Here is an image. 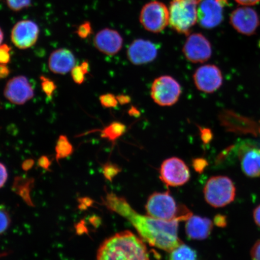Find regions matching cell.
<instances>
[{"label": "cell", "mask_w": 260, "mask_h": 260, "mask_svg": "<svg viewBox=\"0 0 260 260\" xmlns=\"http://www.w3.org/2000/svg\"><path fill=\"white\" fill-rule=\"evenodd\" d=\"M105 203L110 210L127 219L149 245L170 253L183 243L178 235V221L168 222L142 215L133 209L124 198L114 193L107 194Z\"/></svg>", "instance_id": "obj_1"}, {"label": "cell", "mask_w": 260, "mask_h": 260, "mask_svg": "<svg viewBox=\"0 0 260 260\" xmlns=\"http://www.w3.org/2000/svg\"><path fill=\"white\" fill-rule=\"evenodd\" d=\"M96 260H150L144 240L125 231L109 237L100 246Z\"/></svg>", "instance_id": "obj_2"}, {"label": "cell", "mask_w": 260, "mask_h": 260, "mask_svg": "<svg viewBox=\"0 0 260 260\" xmlns=\"http://www.w3.org/2000/svg\"><path fill=\"white\" fill-rule=\"evenodd\" d=\"M147 215L164 221H187L193 215L183 204H177L169 191L155 192L149 196L145 205Z\"/></svg>", "instance_id": "obj_3"}, {"label": "cell", "mask_w": 260, "mask_h": 260, "mask_svg": "<svg viewBox=\"0 0 260 260\" xmlns=\"http://www.w3.org/2000/svg\"><path fill=\"white\" fill-rule=\"evenodd\" d=\"M201 0H172L170 9V25L180 34L189 35L198 22V6Z\"/></svg>", "instance_id": "obj_4"}, {"label": "cell", "mask_w": 260, "mask_h": 260, "mask_svg": "<svg viewBox=\"0 0 260 260\" xmlns=\"http://www.w3.org/2000/svg\"><path fill=\"white\" fill-rule=\"evenodd\" d=\"M206 202L214 208L223 207L235 200L236 188L229 177L218 175L208 180L204 188Z\"/></svg>", "instance_id": "obj_5"}, {"label": "cell", "mask_w": 260, "mask_h": 260, "mask_svg": "<svg viewBox=\"0 0 260 260\" xmlns=\"http://www.w3.org/2000/svg\"><path fill=\"white\" fill-rule=\"evenodd\" d=\"M139 19L145 30L158 34L170 24V11L161 2H149L142 8Z\"/></svg>", "instance_id": "obj_6"}, {"label": "cell", "mask_w": 260, "mask_h": 260, "mask_svg": "<svg viewBox=\"0 0 260 260\" xmlns=\"http://www.w3.org/2000/svg\"><path fill=\"white\" fill-rule=\"evenodd\" d=\"M182 92L180 83L169 76L157 78L152 83L151 95L155 103L160 106H171L176 103Z\"/></svg>", "instance_id": "obj_7"}, {"label": "cell", "mask_w": 260, "mask_h": 260, "mask_svg": "<svg viewBox=\"0 0 260 260\" xmlns=\"http://www.w3.org/2000/svg\"><path fill=\"white\" fill-rule=\"evenodd\" d=\"M160 178L170 187H178L186 184L190 178L189 169L183 160L178 157H171L162 162Z\"/></svg>", "instance_id": "obj_8"}, {"label": "cell", "mask_w": 260, "mask_h": 260, "mask_svg": "<svg viewBox=\"0 0 260 260\" xmlns=\"http://www.w3.org/2000/svg\"><path fill=\"white\" fill-rule=\"evenodd\" d=\"M226 0H201L198 6L197 19L201 27L211 29L223 20V8Z\"/></svg>", "instance_id": "obj_9"}, {"label": "cell", "mask_w": 260, "mask_h": 260, "mask_svg": "<svg viewBox=\"0 0 260 260\" xmlns=\"http://www.w3.org/2000/svg\"><path fill=\"white\" fill-rule=\"evenodd\" d=\"M183 53L191 63H204L209 60L212 54L210 42L201 34L188 35L183 49Z\"/></svg>", "instance_id": "obj_10"}, {"label": "cell", "mask_w": 260, "mask_h": 260, "mask_svg": "<svg viewBox=\"0 0 260 260\" xmlns=\"http://www.w3.org/2000/svg\"><path fill=\"white\" fill-rule=\"evenodd\" d=\"M193 80L197 88L207 93H212L218 90L223 83L222 72L214 64H206L195 71Z\"/></svg>", "instance_id": "obj_11"}, {"label": "cell", "mask_w": 260, "mask_h": 260, "mask_svg": "<svg viewBox=\"0 0 260 260\" xmlns=\"http://www.w3.org/2000/svg\"><path fill=\"white\" fill-rule=\"evenodd\" d=\"M4 96L14 105H23L34 97L35 92L27 78L19 76L13 77L6 83Z\"/></svg>", "instance_id": "obj_12"}, {"label": "cell", "mask_w": 260, "mask_h": 260, "mask_svg": "<svg viewBox=\"0 0 260 260\" xmlns=\"http://www.w3.org/2000/svg\"><path fill=\"white\" fill-rule=\"evenodd\" d=\"M40 28L31 20H21L16 23L11 31V41L20 50L31 48L37 43Z\"/></svg>", "instance_id": "obj_13"}, {"label": "cell", "mask_w": 260, "mask_h": 260, "mask_svg": "<svg viewBox=\"0 0 260 260\" xmlns=\"http://www.w3.org/2000/svg\"><path fill=\"white\" fill-rule=\"evenodd\" d=\"M230 21L236 31L246 36L254 34L260 24L257 13L248 7L235 9L230 15Z\"/></svg>", "instance_id": "obj_14"}, {"label": "cell", "mask_w": 260, "mask_h": 260, "mask_svg": "<svg viewBox=\"0 0 260 260\" xmlns=\"http://www.w3.org/2000/svg\"><path fill=\"white\" fill-rule=\"evenodd\" d=\"M126 55L133 64H145L155 59L158 55V49L153 42L138 39L130 44Z\"/></svg>", "instance_id": "obj_15"}, {"label": "cell", "mask_w": 260, "mask_h": 260, "mask_svg": "<svg viewBox=\"0 0 260 260\" xmlns=\"http://www.w3.org/2000/svg\"><path fill=\"white\" fill-rule=\"evenodd\" d=\"M93 44L98 50L108 56L119 53L123 45V38L118 31L106 28L97 32Z\"/></svg>", "instance_id": "obj_16"}, {"label": "cell", "mask_w": 260, "mask_h": 260, "mask_svg": "<svg viewBox=\"0 0 260 260\" xmlns=\"http://www.w3.org/2000/svg\"><path fill=\"white\" fill-rule=\"evenodd\" d=\"M238 155L242 170L247 177H260V149L251 145L243 144L239 148Z\"/></svg>", "instance_id": "obj_17"}, {"label": "cell", "mask_w": 260, "mask_h": 260, "mask_svg": "<svg viewBox=\"0 0 260 260\" xmlns=\"http://www.w3.org/2000/svg\"><path fill=\"white\" fill-rule=\"evenodd\" d=\"M76 59L73 52L67 48L52 52L48 58V68L52 73L64 75L76 67Z\"/></svg>", "instance_id": "obj_18"}, {"label": "cell", "mask_w": 260, "mask_h": 260, "mask_svg": "<svg viewBox=\"0 0 260 260\" xmlns=\"http://www.w3.org/2000/svg\"><path fill=\"white\" fill-rule=\"evenodd\" d=\"M213 223L207 217L191 216L186 221V233L188 239L193 240L206 239L211 235Z\"/></svg>", "instance_id": "obj_19"}, {"label": "cell", "mask_w": 260, "mask_h": 260, "mask_svg": "<svg viewBox=\"0 0 260 260\" xmlns=\"http://www.w3.org/2000/svg\"><path fill=\"white\" fill-rule=\"evenodd\" d=\"M169 260H198V255L193 249L182 243L170 252Z\"/></svg>", "instance_id": "obj_20"}, {"label": "cell", "mask_w": 260, "mask_h": 260, "mask_svg": "<svg viewBox=\"0 0 260 260\" xmlns=\"http://www.w3.org/2000/svg\"><path fill=\"white\" fill-rule=\"evenodd\" d=\"M126 131V126L122 122H113L108 126H106L102 131V137L109 140L110 141H115L121 138Z\"/></svg>", "instance_id": "obj_21"}, {"label": "cell", "mask_w": 260, "mask_h": 260, "mask_svg": "<svg viewBox=\"0 0 260 260\" xmlns=\"http://www.w3.org/2000/svg\"><path fill=\"white\" fill-rule=\"evenodd\" d=\"M56 158L57 161L69 157L73 153L72 144L66 136L61 135L58 138L56 146Z\"/></svg>", "instance_id": "obj_22"}, {"label": "cell", "mask_w": 260, "mask_h": 260, "mask_svg": "<svg viewBox=\"0 0 260 260\" xmlns=\"http://www.w3.org/2000/svg\"><path fill=\"white\" fill-rule=\"evenodd\" d=\"M40 80L42 91H43L48 99H51L52 96H53L54 91L57 88L56 84H55L53 80L48 79V78L44 76H41Z\"/></svg>", "instance_id": "obj_23"}, {"label": "cell", "mask_w": 260, "mask_h": 260, "mask_svg": "<svg viewBox=\"0 0 260 260\" xmlns=\"http://www.w3.org/2000/svg\"><path fill=\"white\" fill-rule=\"evenodd\" d=\"M8 7L14 12H19L30 7L31 0H6Z\"/></svg>", "instance_id": "obj_24"}, {"label": "cell", "mask_w": 260, "mask_h": 260, "mask_svg": "<svg viewBox=\"0 0 260 260\" xmlns=\"http://www.w3.org/2000/svg\"><path fill=\"white\" fill-rule=\"evenodd\" d=\"M101 105L105 108H114L119 103L116 96L112 93H106L100 96Z\"/></svg>", "instance_id": "obj_25"}, {"label": "cell", "mask_w": 260, "mask_h": 260, "mask_svg": "<svg viewBox=\"0 0 260 260\" xmlns=\"http://www.w3.org/2000/svg\"><path fill=\"white\" fill-rule=\"evenodd\" d=\"M121 170L118 166L113 164L112 162H107L104 165L103 172L105 177L111 181L112 179L118 175Z\"/></svg>", "instance_id": "obj_26"}, {"label": "cell", "mask_w": 260, "mask_h": 260, "mask_svg": "<svg viewBox=\"0 0 260 260\" xmlns=\"http://www.w3.org/2000/svg\"><path fill=\"white\" fill-rule=\"evenodd\" d=\"M76 34L81 39H86L92 34V25L88 21L83 22L78 27Z\"/></svg>", "instance_id": "obj_27"}, {"label": "cell", "mask_w": 260, "mask_h": 260, "mask_svg": "<svg viewBox=\"0 0 260 260\" xmlns=\"http://www.w3.org/2000/svg\"><path fill=\"white\" fill-rule=\"evenodd\" d=\"M11 48L8 45L2 44L0 47V63L7 64L11 61Z\"/></svg>", "instance_id": "obj_28"}, {"label": "cell", "mask_w": 260, "mask_h": 260, "mask_svg": "<svg viewBox=\"0 0 260 260\" xmlns=\"http://www.w3.org/2000/svg\"><path fill=\"white\" fill-rule=\"evenodd\" d=\"M71 72V76L75 83L77 84H81L84 83L85 80V74L83 72L82 69L80 66L75 67Z\"/></svg>", "instance_id": "obj_29"}, {"label": "cell", "mask_w": 260, "mask_h": 260, "mask_svg": "<svg viewBox=\"0 0 260 260\" xmlns=\"http://www.w3.org/2000/svg\"><path fill=\"white\" fill-rule=\"evenodd\" d=\"M10 223H11V220H10V217L8 211L6 210L4 208L2 207L1 208V233H3L6 232L8 229Z\"/></svg>", "instance_id": "obj_30"}, {"label": "cell", "mask_w": 260, "mask_h": 260, "mask_svg": "<svg viewBox=\"0 0 260 260\" xmlns=\"http://www.w3.org/2000/svg\"><path fill=\"white\" fill-rule=\"evenodd\" d=\"M193 166L195 171L202 172L207 166V161L204 158H196L193 161Z\"/></svg>", "instance_id": "obj_31"}, {"label": "cell", "mask_w": 260, "mask_h": 260, "mask_svg": "<svg viewBox=\"0 0 260 260\" xmlns=\"http://www.w3.org/2000/svg\"><path fill=\"white\" fill-rule=\"evenodd\" d=\"M251 256L252 260H260V240L252 246Z\"/></svg>", "instance_id": "obj_32"}, {"label": "cell", "mask_w": 260, "mask_h": 260, "mask_svg": "<svg viewBox=\"0 0 260 260\" xmlns=\"http://www.w3.org/2000/svg\"><path fill=\"white\" fill-rule=\"evenodd\" d=\"M0 172H1V180H0V186L2 188L6 183L8 178V172L5 165L3 164L0 165Z\"/></svg>", "instance_id": "obj_33"}, {"label": "cell", "mask_w": 260, "mask_h": 260, "mask_svg": "<svg viewBox=\"0 0 260 260\" xmlns=\"http://www.w3.org/2000/svg\"><path fill=\"white\" fill-rule=\"evenodd\" d=\"M201 139L205 144L209 143L212 139V133L211 130L207 128H204L201 130Z\"/></svg>", "instance_id": "obj_34"}, {"label": "cell", "mask_w": 260, "mask_h": 260, "mask_svg": "<svg viewBox=\"0 0 260 260\" xmlns=\"http://www.w3.org/2000/svg\"><path fill=\"white\" fill-rule=\"evenodd\" d=\"M38 164L40 167L44 169V170H48L51 166V162L47 156L43 155L39 158Z\"/></svg>", "instance_id": "obj_35"}, {"label": "cell", "mask_w": 260, "mask_h": 260, "mask_svg": "<svg viewBox=\"0 0 260 260\" xmlns=\"http://www.w3.org/2000/svg\"><path fill=\"white\" fill-rule=\"evenodd\" d=\"M215 225L219 227H225L227 225L226 217L222 214H217L214 219Z\"/></svg>", "instance_id": "obj_36"}, {"label": "cell", "mask_w": 260, "mask_h": 260, "mask_svg": "<svg viewBox=\"0 0 260 260\" xmlns=\"http://www.w3.org/2000/svg\"><path fill=\"white\" fill-rule=\"evenodd\" d=\"M10 73H11V71H10L7 64H1V66H0V77H1V79H3L8 77Z\"/></svg>", "instance_id": "obj_37"}, {"label": "cell", "mask_w": 260, "mask_h": 260, "mask_svg": "<svg viewBox=\"0 0 260 260\" xmlns=\"http://www.w3.org/2000/svg\"><path fill=\"white\" fill-rule=\"evenodd\" d=\"M253 217L256 225L260 228V204L253 210Z\"/></svg>", "instance_id": "obj_38"}, {"label": "cell", "mask_w": 260, "mask_h": 260, "mask_svg": "<svg viewBox=\"0 0 260 260\" xmlns=\"http://www.w3.org/2000/svg\"><path fill=\"white\" fill-rule=\"evenodd\" d=\"M116 99L118 100V102L120 105H126V104L131 102V99H130V97L125 95H117Z\"/></svg>", "instance_id": "obj_39"}, {"label": "cell", "mask_w": 260, "mask_h": 260, "mask_svg": "<svg viewBox=\"0 0 260 260\" xmlns=\"http://www.w3.org/2000/svg\"><path fill=\"white\" fill-rule=\"evenodd\" d=\"M235 1L243 6H252L257 4L260 0H235Z\"/></svg>", "instance_id": "obj_40"}, {"label": "cell", "mask_w": 260, "mask_h": 260, "mask_svg": "<svg viewBox=\"0 0 260 260\" xmlns=\"http://www.w3.org/2000/svg\"><path fill=\"white\" fill-rule=\"evenodd\" d=\"M34 164L35 161L32 159H27V160H25L23 164H22V168L23 169V170L27 171L30 170L32 166L34 165Z\"/></svg>", "instance_id": "obj_41"}, {"label": "cell", "mask_w": 260, "mask_h": 260, "mask_svg": "<svg viewBox=\"0 0 260 260\" xmlns=\"http://www.w3.org/2000/svg\"><path fill=\"white\" fill-rule=\"evenodd\" d=\"M80 67L81 68V69H82V70L83 71L84 74H88L89 69V64L88 61H83V62L81 64Z\"/></svg>", "instance_id": "obj_42"}, {"label": "cell", "mask_w": 260, "mask_h": 260, "mask_svg": "<svg viewBox=\"0 0 260 260\" xmlns=\"http://www.w3.org/2000/svg\"><path fill=\"white\" fill-rule=\"evenodd\" d=\"M129 114L132 116H137L139 115V112L135 107H132V109L129 110Z\"/></svg>", "instance_id": "obj_43"}, {"label": "cell", "mask_w": 260, "mask_h": 260, "mask_svg": "<svg viewBox=\"0 0 260 260\" xmlns=\"http://www.w3.org/2000/svg\"><path fill=\"white\" fill-rule=\"evenodd\" d=\"M1 43L2 44H3V36H4V35H3V32L1 29Z\"/></svg>", "instance_id": "obj_44"}]
</instances>
